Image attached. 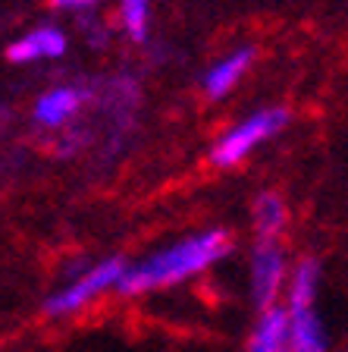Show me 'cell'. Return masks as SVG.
Segmentation results:
<instances>
[{
	"instance_id": "obj_10",
	"label": "cell",
	"mask_w": 348,
	"mask_h": 352,
	"mask_svg": "<svg viewBox=\"0 0 348 352\" xmlns=\"http://www.w3.org/2000/svg\"><path fill=\"white\" fill-rule=\"evenodd\" d=\"M317 280H320V264L314 258L295 264L289 280V311L298 308H314V296H317Z\"/></svg>"
},
{
	"instance_id": "obj_4",
	"label": "cell",
	"mask_w": 348,
	"mask_h": 352,
	"mask_svg": "<svg viewBox=\"0 0 348 352\" xmlns=\"http://www.w3.org/2000/svg\"><path fill=\"white\" fill-rule=\"evenodd\" d=\"M286 280V255L276 239H257L251 255V296L254 305L267 311L276 305V293Z\"/></svg>"
},
{
	"instance_id": "obj_2",
	"label": "cell",
	"mask_w": 348,
	"mask_h": 352,
	"mask_svg": "<svg viewBox=\"0 0 348 352\" xmlns=\"http://www.w3.org/2000/svg\"><path fill=\"white\" fill-rule=\"evenodd\" d=\"M126 267L129 264L123 261V258H104L101 264H91L85 274H82L79 280H73V283L66 286V289H60V293H54L51 299L44 302V311L51 318H63V315H76L79 308H85L91 299H97V296L104 293V289H110L116 283H119V277L126 274Z\"/></svg>"
},
{
	"instance_id": "obj_11",
	"label": "cell",
	"mask_w": 348,
	"mask_h": 352,
	"mask_svg": "<svg viewBox=\"0 0 348 352\" xmlns=\"http://www.w3.org/2000/svg\"><path fill=\"white\" fill-rule=\"evenodd\" d=\"M286 223V205L283 198L273 192H264L254 201V227H257V239H276Z\"/></svg>"
},
{
	"instance_id": "obj_5",
	"label": "cell",
	"mask_w": 348,
	"mask_h": 352,
	"mask_svg": "<svg viewBox=\"0 0 348 352\" xmlns=\"http://www.w3.org/2000/svg\"><path fill=\"white\" fill-rule=\"evenodd\" d=\"M66 54V35L57 25H41L32 29L25 38L13 41L7 47V57L13 63H35V60H47V57H63Z\"/></svg>"
},
{
	"instance_id": "obj_6",
	"label": "cell",
	"mask_w": 348,
	"mask_h": 352,
	"mask_svg": "<svg viewBox=\"0 0 348 352\" xmlns=\"http://www.w3.org/2000/svg\"><path fill=\"white\" fill-rule=\"evenodd\" d=\"M245 352H289V311L279 305L261 311Z\"/></svg>"
},
{
	"instance_id": "obj_1",
	"label": "cell",
	"mask_w": 348,
	"mask_h": 352,
	"mask_svg": "<svg viewBox=\"0 0 348 352\" xmlns=\"http://www.w3.org/2000/svg\"><path fill=\"white\" fill-rule=\"evenodd\" d=\"M226 252H229V236H226L223 230H204V233H195V236H189V239L170 245V249L157 252V255L145 258L141 264L126 267V274L119 277V283H116V293L141 296V293H148V289L182 283V280L207 271Z\"/></svg>"
},
{
	"instance_id": "obj_3",
	"label": "cell",
	"mask_w": 348,
	"mask_h": 352,
	"mask_svg": "<svg viewBox=\"0 0 348 352\" xmlns=\"http://www.w3.org/2000/svg\"><path fill=\"white\" fill-rule=\"evenodd\" d=\"M286 123H289V113H286L283 107L257 110V113H251L248 120H242L239 126H232L226 135H220L213 151H211V161L217 164V167H232V164H239L245 154H251L254 145H261L264 139H270V135L279 132Z\"/></svg>"
},
{
	"instance_id": "obj_13",
	"label": "cell",
	"mask_w": 348,
	"mask_h": 352,
	"mask_svg": "<svg viewBox=\"0 0 348 352\" xmlns=\"http://www.w3.org/2000/svg\"><path fill=\"white\" fill-rule=\"evenodd\" d=\"M54 7L60 10H85V7H95V3H101V0H51Z\"/></svg>"
},
{
	"instance_id": "obj_9",
	"label": "cell",
	"mask_w": 348,
	"mask_h": 352,
	"mask_svg": "<svg viewBox=\"0 0 348 352\" xmlns=\"http://www.w3.org/2000/svg\"><path fill=\"white\" fill-rule=\"evenodd\" d=\"M251 60H254V47H239L235 54H229V57H223L220 63H213L211 69H207V76H204V91L211 98H223L226 91L245 76Z\"/></svg>"
},
{
	"instance_id": "obj_7",
	"label": "cell",
	"mask_w": 348,
	"mask_h": 352,
	"mask_svg": "<svg viewBox=\"0 0 348 352\" xmlns=\"http://www.w3.org/2000/svg\"><path fill=\"white\" fill-rule=\"evenodd\" d=\"M82 91L73 85H57L51 88V91H44L41 98L35 101V120L41 126H63L66 120L73 117L76 110L82 107Z\"/></svg>"
},
{
	"instance_id": "obj_12",
	"label": "cell",
	"mask_w": 348,
	"mask_h": 352,
	"mask_svg": "<svg viewBox=\"0 0 348 352\" xmlns=\"http://www.w3.org/2000/svg\"><path fill=\"white\" fill-rule=\"evenodd\" d=\"M148 3L151 0H123V7H119L123 25L132 41H145L148 38Z\"/></svg>"
},
{
	"instance_id": "obj_8",
	"label": "cell",
	"mask_w": 348,
	"mask_h": 352,
	"mask_svg": "<svg viewBox=\"0 0 348 352\" xmlns=\"http://www.w3.org/2000/svg\"><path fill=\"white\" fill-rule=\"evenodd\" d=\"M289 352H327V333L314 308L289 311Z\"/></svg>"
}]
</instances>
